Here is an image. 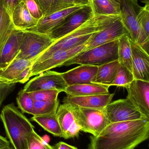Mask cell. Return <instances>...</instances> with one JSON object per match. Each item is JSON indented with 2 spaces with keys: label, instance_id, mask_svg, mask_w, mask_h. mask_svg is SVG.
<instances>
[{
  "label": "cell",
  "instance_id": "cell-12",
  "mask_svg": "<svg viewBox=\"0 0 149 149\" xmlns=\"http://www.w3.org/2000/svg\"><path fill=\"white\" fill-rule=\"evenodd\" d=\"M126 88L127 99L144 117L149 119V82L134 79Z\"/></svg>",
  "mask_w": 149,
  "mask_h": 149
},
{
  "label": "cell",
  "instance_id": "cell-26",
  "mask_svg": "<svg viewBox=\"0 0 149 149\" xmlns=\"http://www.w3.org/2000/svg\"><path fill=\"white\" fill-rule=\"evenodd\" d=\"M54 136L62 137V131L56 114L34 116L30 119Z\"/></svg>",
  "mask_w": 149,
  "mask_h": 149
},
{
  "label": "cell",
  "instance_id": "cell-39",
  "mask_svg": "<svg viewBox=\"0 0 149 149\" xmlns=\"http://www.w3.org/2000/svg\"><path fill=\"white\" fill-rule=\"evenodd\" d=\"M61 2L73 6H87L90 5V0H60Z\"/></svg>",
  "mask_w": 149,
  "mask_h": 149
},
{
  "label": "cell",
  "instance_id": "cell-34",
  "mask_svg": "<svg viewBox=\"0 0 149 149\" xmlns=\"http://www.w3.org/2000/svg\"><path fill=\"white\" fill-rule=\"evenodd\" d=\"M28 149H53L47 142L33 130L28 140Z\"/></svg>",
  "mask_w": 149,
  "mask_h": 149
},
{
  "label": "cell",
  "instance_id": "cell-13",
  "mask_svg": "<svg viewBox=\"0 0 149 149\" xmlns=\"http://www.w3.org/2000/svg\"><path fill=\"white\" fill-rule=\"evenodd\" d=\"M124 35H129L128 32L124 27L120 17H118L104 29L94 35L87 43L85 52L118 39Z\"/></svg>",
  "mask_w": 149,
  "mask_h": 149
},
{
  "label": "cell",
  "instance_id": "cell-44",
  "mask_svg": "<svg viewBox=\"0 0 149 149\" xmlns=\"http://www.w3.org/2000/svg\"><path fill=\"white\" fill-rule=\"evenodd\" d=\"M113 1H115L116 2L120 3V0H113Z\"/></svg>",
  "mask_w": 149,
  "mask_h": 149
},
{
  "label": "cell",
  "instance_id": "cell-25",
  "mask_svg": "<svg viewBox=\"0 0 149 149\" xmlns=\"http://www.w3.org/2000/svg\"><path fill=\"white\" fill-rule=\"evenodd\" d=\"M15 29L11 17L0 0V54L10 36Z\"/></svg>",
  "mask_w": 149,
  "mask_h": 149
},
{
  "label": "cell",
  "instance_id": "cell-14",
  "mask_svg": "<svg viewBox=\"0 0 149 149\" xmlns=\"http://www.w3.org/2000/svg\"><path fill=\"white\" fill-rule=\"evenodd\" d=\"M56 116L63 138L67 140L78 136L81 128L77 123L70 104L64 103L59 106Z\"/></svg>",
  "mask_w": 149,
  "mask_h": 149
},
{
  "label": "cell",
  "instance_id": "cell-6",
  "mask_svg": "<svg viewBox=\"0 0 149 149\" xmlns=\"http://www.w3.org/2000/svg\"><path fill=\"white\" fill-rule=\"evenodd\" d=\"M54 41L47 35L23 31L19 52L16 58L36 61Z\"/></svg>",
  "mask_w": 149,
  "mask_h": 149
},
{
  "label": "cell",
  "instance_id": "cell-22",
  "mask_svg": "<svg viewBox=\"0 0 149 149\" xmlns=\"http://www.w3.org/2000/svg\"><path fill=\"white\" fill-rule=\"evenodd\" d=\"M140 31L136 43L149 54V4L141 7L137 16Z\"/></svg>",
  "mask_w": 149,
  "mask_h": 149
},
{
  "label": "cell",
  "instance_id": "cell-16",
  "mask_svg": "<svg viewBox=\"0 0 149 149\" xmlns=\"http://www.w3.org/2000/svg\"><path fill=\"white\" fill-rule=\"evenodd\" d=\"M130 42L134 78L149 82V54L131 38Z\"/></svg>",
  "mask_w": 149,
  "mask_h": 149
},
{
  "label": "cell",
  "instance_id": "cell-23",
  "mask_svg": "<svg viewBox=\"0 0 149 149\" xmlns=\"http://www.w3.org/2000/svg\"><path fill=\"white\" fill-rule=\"evenodd\" d=\"M93 15L96 16H120V3L113 0H90Z\"/></svg>",
  "mask_w": 149,
  "mask_h": 149
},
{
  "label": "cell",
  "instance_id": "cell-27",
  "mask_svg": "<svg viewBox=\"0 0 149 149\" xmlns=\"http://www.w3.org/2000/svg\"><path fill=\"white\" fill-rule=\"evenodd\" d=\"M35 61L15 58L5 69L0 70V76L10 82L16 79L24 70L32 65Z\"/></svg>",
  "mask_w": 149,
  "mask_h": 149
},
{
  "label": "cell",
  "instance_id": "cell-4",
  "mask_svg": "<svg viewBox=\"0 0 149 149\" xmlns=\"http://www.w3.org/2000/svg\"><path fill=\"white\" fill-rule=\"evenodd\" d=\"M118 39L84 52L66 61L63 66L73 64L99 66L116 61L118 59Z\"/></svg>",
  "mask_w": 149,
  "mask_h": 149
},
{
  "label": "cell",
  "instance_id": "cell-36",
  "mask_svg": "<svg viewBox=\"0 0 149 149\" xmlns=\"http://www.w3.org/2000/svg\"><path fill=\"white\" fill-rule=\"evenodd\" d=\"M23 2L32 17L38 20L43 17V14L35 0H24Z\"/></svg>",
  "mask_w": 149,
  "mask_h": 149
},
{
  "label": "cell",
  "instance_id": "cell-11",
  "mask_svg": "<svg viewBox=\"0 0 149 149\" xmlns=\"http://www.w3.org/2000/svg\"><path fill=\"white\" fill-rule=\"evenodd\" d=\"M120 17L131 40L136 42L140 31L137 16L141 6L138 0H120Z\"/></svg>",
  "mask_w": 149,
  "mask_h": 149
},
{
  "label": "cell",
  "instance_id": "cell-35",
  "mask_svg": "<svg viewBox=\"0 0 149 149\" xmlns=\"http://www.w3.org/2000/svg\"><path fill=\"white\" fill-rule=\"evenodd\" d=\"M16 84H12L0 76V109L3 102L14 90Z\"/></svg>",
  "mask_w": 149,
  "mask_h": 149
},
{
  "label": "cell",
  "instance_id": "cell-38",
  "mask_svg": "<svg viewBox=\"0 0 149 149\" xmlns=\"http://www.w3.org/2000/svg\"><path fill=\"white\" fill-rule=\"evenodd\" d=\"M24 0H3L4 7L8 13L11 16L16 7Z\"/></svg>",
  "mask_w": 149,
  "mask_h": 149
},
{
  "label": "cell",
  "instance_id": "cell-21",
  "mask_svg": "<svg viewBox=\"0 0 149 149\" xmlns=\"http://www.w3.org/2000/svg\"><path fill=\"white\" fill-rule=\"evenodd\" d=\"M109 86L101 84H80L67 86L64 92L67 96H84L109 93Z\"/></svg>",
  "mask_w": 149,
  "mask_h": 149
},
{
  "label": "cell",
  "instance_id": "cell-41",
  "mask_svg": "<svg viewBox=\"0 0 149 149\" xmlns=\"http://www.w3.org/2000/svg\"><path fill=\"white\" fill-rule=\"evenodd\" d=\"M10 147V143L8 140L0 135V149Z\"/></svg>",
  "mask_w": 149,
  "mask_h": 149
},
{
  "label": "cell",
  "instance_id": "cell-18",
  "mask_svg": "<svg viewBox=\"0 0 149 149\" xmlns=\"http://www.w3.org/2000/svg\"><path fill=\"white\" fill-rule=\"evenodd\" d=\"M114 93H108L84 96H67L64 98V103L82 107L103 109L112 101Z\"/></svg>",
  "mask_w": 149,
  "mask_h": 149
},
{
  "label": "cell",
  "instance_id": "cell-28",
  "mask_svg": "<svg viewBox=\"0 0 149 149\" xmlns=\"http://www.w3.org/2000/svg\"><path fill=\"white\" fill-rule=\"evenodd\" d=\"M129 35H124L119 38L118 62L133 73L132 50Z\"/></svg>",
  "mask_w": 149,
  "mask_h": 149
},
{
  "label": "cell",
  "instance_id": "cell-42",
  "mask_svg": "<svg viewBox=\"0 0 149 149\" xmlns=\"http://www.w3.org/2000/svg\"><path fill=\"white\" fill-rule=\"evenodd\" d=\"M141 2L146 4H149V0H140Z\"/></svg>",
  "mask_w": 149,
  "mask_h": 149
},
{
  "label": "cell",
  "instance_id": "cell-32",
  "mask_svg": "<svg viewBox=\"0 0 149 149\" xmlns=\"http://www.w3.org/2000/svg\"><path fill=\"white\" fill-rule=\"evenodd\" d=\"M134 79V74L124 66L120 65L114 80L111 86L126 88Z\"/></svg>",
  "mask_w": 149,
  "mask_h": 149
},
{
  "label": "cell",
  "instance_id": "cell-17",
  "mask_svg": "<svg viewBox=\"0 0 149 149\" xmlns=\"http://www.w3.org/2000/svg\"><path fill=\"white\" fill-rule=\"evenodd\" d=\"M97 65H80L62 73L67 86L91 84L95 79L98 71Z\"/></svg>",
  "mask_w": 149,
  "mask_h": 149
},
{
  "label": "cell",
  "instance_id": "cell-37",
  "mask_svg": "<svg viewBox=\"0 0 149 149\" xmlns=\"http://www.w3.org/2000/svg\"><path fill=\"white\" fill-rule=\"evenodd\" d=\"M31 66H29L24 70L17 77L16 79L10 81L12 84H16L17 82L21 83H24L29 80L30 78L31 70Z\"/></svg>",
  "mask_w": 149,
  "mask_h": 149
},
{
  "label": "cell",
  "instance_id": "cell-43",
  "mask_svg": "<svg viewBox=\"0 0 149 149\" xmlns=\"http://www.w3.org/2000/svg\"><path fill=\"white\" fill-rule=\"evenodd\" d=\"M1 149H13L12 148H11L10 147H7V148H3Z\"/></svg>",
  "mask_w": 149,
  "mask_h": 149
},
{
  "label": "cell",
  "instance_id": "cell-24",
  "mask_svg": "<svg viewBox=\"0 0 149 149\" xmlns=\"http://www.w3.org/2000/svg\"><path fill=\"white\" fill-rule=\"evenodd\" d=\"M120 65L117 60L98 66L96 77L93 83L110 86L115 79Z\"/></svg>",
  "mask_w": 149,
  "mask_h": 149
},
{
  "label": "cell",
  "instance_id": "cell-3",
  "mask_svg": "<svg viewBox=\"0 0 149 149\" xmlns=\"http://www.w3.org/2000/svg\"><path fill=\"white\" fill-rule=\"evenodd\" d=\"M0 118L14 149H28V140L34 130V127L29 119L14 103L3 107Z\"/></svg>",
  "mask_w": 149,
  "mask_h": 149
},
{
  "label": "cell",
  "instance_id": "cell-10",
  "mask_svg": "<svg viewBox=\"0 0 149 149\" xmlns=\"http://www.w3.org/2000/svg\"><path fill=\"white\" fill-rule=\"evenodd\" d=\"M67 87L62 73L49 70L31 79L23 89L29 93L48 89H57L64 92Z\"/></svg>",
  "mask_w": 149,
  "mask_h": 149
},
{
  "label": "cell",
  "instance_id": "cell-30",
  "mask_svg": "<svg viewBox=\"0 0 149 149\" xmlns=\"http://www.w3.org/2000/svg\"><path fill=\"white\" fill-rule=\"evenodd\" d=\"M59 105V101H34L32 115L56 114Z\"/></svg>",
  "mask_w": 149,
  "mask_h": 149
},
{
  "label": "cell",
  "instance_id": "cell-2",
  "mask_svg": "<svg viewBox=\"0 0 149 149\" xmlns=\"http://www.w3.org/2000/svg\"><path fill=\"white\" fill-rule=\"evenodd\" d=\"M117 17L93 16L71 33L55 40L35 62L44 60L56 52L70 49L87 43L95 33L104 29Z\"/></svg>",
  "mask_w": 149,
  "mask_h": 149
},
{
  "label": "cell",
  "instance_id": "cell-40",
  "mask_svg": "<svg viewBox=\"0 0 149 149\" xmlns=\"http://www.w3.org/2000/svg\"><path fill=\"white\" fill-rule=\"evenodd\" d=\"M53 149H78L76 147L69 145L63 141H60L52 146Z\"/></svg>",
  "mask_w": 149,
  "mask_h": 149
},
{
  "label": "cell",
  "instance_id": "cell-29",
  "mask_svg": "<svg viewBox=\"0 0 149 149\" xmlns=\"http://www.w3.org/2000/svg\"><path fill=\"white\" fill-rule=\"evenodd\" d=\"M43 14V17L51 15L73 5L66 4L60 0H35Z\"/></svg>",
  "mask_w": 149,
  "mask_h": 149
},
{
  "label": "cell",
  "instance_id": "cell-8",
  "mask_svg": "<svg viewBox=\"0 0 149 149\" xmlns=\"http://www.w3.org/2000/svg\"><path fill=\"white\" fill-rule=\"evenodd\" d=\"M86 44L70 49L56 52L44 60L34 62L31 65L30 78L53 68L63 66L66 61L85 52Z\"/></svg>",
  "mask_w": 149,
  "mask_h": 149
},
{
  "label": "cell",
  "instance_id": "cell-5",
  "mask_svg": "<svg viewBox=\"0 0 149 149\" xmlns=\"http://www.w3.org/2000/svg\"><path fill=\"white\" fill-rule=\"evenodd\" d=\"M70 104L81 131L96 136L110 123L103 109L82 107Z\"/></svg>",
  "mask_w": 149,
  "mask_h": 149
},
{
  "label": "cell",
  "instance_id": "cell-15",
  "mask_svg": "<svg viewBox=\"0 0 149 149\" xmlns=\"http://www.w3.org/2000/svg\"><path fill=\"white\" fill-rule=\"evenodd\" d=\"M85 6H74L54 12L51 15L43 17L38 20L35 27L26 31H33L48 35L51 31L59 25L69 15L82 8Z\"/></svg>",
  "mask_w": 149,
  "mask_h": 149
},
{
  "label": "cell",
  "instance_id": "cell-1",
  "mask_svg": "<svg viewBox=\"0 0 149 149\" xmlns=\"http://www.w3.org/2000/svg\"><path fill=\"white\" fill-rule=\"evenodd\" d=\"M149 136V119L110 123L99 135L90 136L87 149H134Z\"/></svg>",
  "mask_w": 149,
  "mask_h": 149
},
{
  "label": "cell",
  "instance_id": "cell-7",
  "mask_svg": "<svg viewBox=\"0 0 149 149\" xmlns=\"http://www.w3.org/2000/svg\"><path fill=\"white\" fill-rule=\"evenodd\" d=\"M103 110L110 123L147 118L127 98L110 102Z\"/></svg>",
  "mask_w": 149,
  "mask_h": 149
},
{
  "label": "cell",
  "instance_id": "cell-19",
  "mask_svg": "<svg viewBox=\"0 0 149 149\" xmlns=\"http://www.w3.org/2000/svg\"><path fill=\"white\" fill-rule=\"evenodd\" d=\"M23 31L15 29L0 54V70L5 69L17 56Z\"/></svg>",
  "mask_w": 149,
  "mask_h": 149
},
{
  "label": "cell",
  "instance_id": "cell-20",
  "mask_svg": "<svg viewBox=\"0 0 149 149\" xmlns=\"http://www.w3.org/2000/svg\"><path fill=\"white\" fill-rule=\"evenodd\" d=\"M11 19L15 29L22 31L35 27L38 21L31 16L23 1L21 2L14 9Z\"/></svg>",
  "mask_w": 149,
  "mask_h": 149
},
{
  "label": "cell",
  "instance_id": "cell-31",
  "mask_svg": "<svg viewBox=\"0 0 149 149\" xmlns=\"http://www.w3.org/2000/svg\"><path fill=\"white\" fill-rule=\"evenodd\" d=\"M16 101L22 113L32 114L34 100L29 93L25 92L23 89L20 90L17 94Z\"/></svg>",
  "mask_w": 149,
  "mask_h": 149
},
{
  "label": "cell",
  "instance_id": "cell-33",
  "mask_svg": "<svg viewBox=\"0 0 149 149\" xmlns=\"http://www.w3.org/2000/svg\"><path fill=\"white\" fill-rule=\"evenodd\" d=\"M61 91L57 89L42 90L29 93L34 101H52L57 100Z\"/></svg>",
  "mask_w": 149,
  "mask_h": 149
},
{
  "label": "cell",
  "instance_id": "cell-9",
  "mask_svg": "<svg viewBox=\"0 0 149 149\" xmlns=\"http://www.w3.org/2000/svg\"><path fill=\"white\" fill-rule=\"evenodd\" d=\"M93 16L91 5L84 6L67 16L47 36L55 41L66 36Z\"/></svg>",
  "mask_w": 149,
  "mask_h": 149
}]
</instances>
